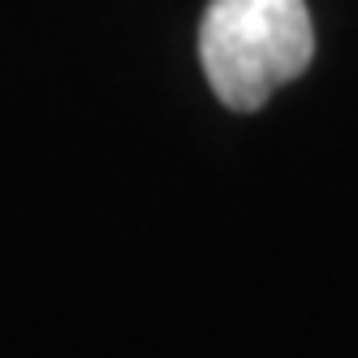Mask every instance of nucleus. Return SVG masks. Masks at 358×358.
Wrapping results in <instances>:
<instances>
[{"label":"nucleus","mask_w":358,"mask_h":358,"mask_svg":"<svg viewBox=\"0 0 358 358\" xmlns=\"http://www.w3.org/2000/svg\"><path fill=\"white\" fill-rule=\"evenodd\" d=\"M315 31L302 0H212L199 31V57L212 91L238 113L294 83L311 65Z\"/></svg>","instance_id":"obj_1"}]
</instances>
